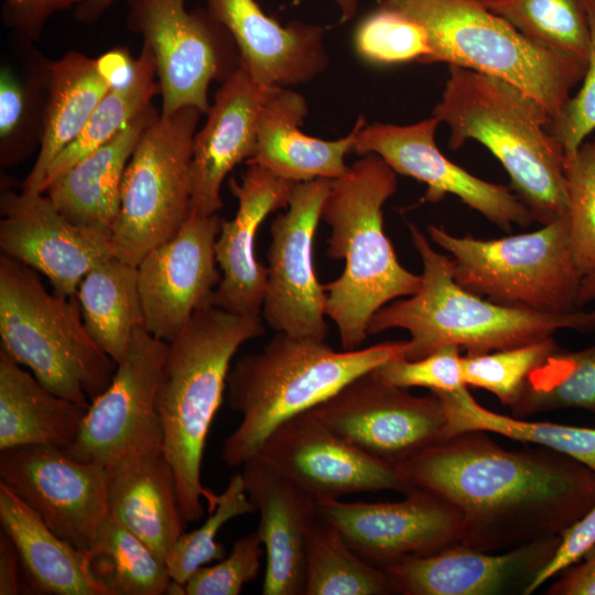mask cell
<instances>
[{
	"mask_svg": "<svg viewBox=\"0 0 595 595\" xmlns=\"http://www.w3.org/2000/svg\"><path fill=\"white\" fill-rule=\"evenodd\" d=\"M396 469L412 489L452 504L459 543L483 552L561 536L595 504V473L584 464L540 445L507 450L479 430L444 437Z\"/></svg>",
	"mask_w": 595,
	"mask_h": 595,
	"instance_id": "6da1fadb",
	"label": "cell"
},
{
	"mask_svg": "<svg viewBox=\"0 0 595 595\" xmlns=\"http://www.w3.org/2000/svg\"><path fill=\"white\" fill-rule=\"evenodd\" d=\"M262 316L240 315L215 305L197 311L167 343L156 392L163 447L176 482L185 523L213 511L218 495L201 479L210 424L226 393L230 361L239 347L263 335Z\"/></svg>",
	"mask_w": 595,
	"mask_h": 595,
	"instance_id": "7a4b0ae2",
	"label": "cell"
},
{
	"mask_svg": "<svg viewBox=\"0 0 595 595\" xmlns=\"http://www.w3.org/2000/svg\"><path fill=\"white\" fill-rule=\"evenodd\" d=\"M397 173L368 153L332 180L321 219L331 228L326 253L344 259L343 273L324 285L325 313L336 325L342 348L357 349L367 338L374 314L414 294L421 275L398 260L383 230V204L397 191Z\"/></svg>",
	"mask_w": 595,
	"mask_h": 595,
	"instance_id": "3957f363",
	"label": "cell"
},
{
	"mask_svg": "<svg viewBox=\"0 0 595 595\" xmlns=\"http://www.w3.org/2000/svg\"><path fill=\"white\" fill-rule=\"evenodd\" d=\"M433 117L450 128L451 149L475 140L496 156L534 221L545 225L567 213L565 153L549 130L553 118L531 96L451 65Z\"/></svg>",
	"mask_w": 595,
	"mask_h": 595,
	"instance_id": "277c9868",
	"label": "cell"
},
{
	"mask_svg": "<svg viewBox=\"0 0 595 595\" xmlns=\"http://www.w3.org/2000/svg\"><path fill=\"white\" fill-rule=\"evenodd\" d=\"M423 271L418 291L397 299L371 317L367 333L402 328L410 334L403 358L419 359L453 345L466 355L507 349L554 336L558 331H595V309L567 313L539 312L494 303L461 286L452 258L440 253L426 236L409 224Z\"/></svg>",
	"mask_w": 595,
	"mask_h": 595,
	"instance_id": "5b68a950",
	"label": "cell"
},
{
	"mask_svg": "<svg viewBox=\"0 0 595 595\" xmlns=\"http://www.w3.org/2000/svg\"><path fill=\"white\" fill-rule=\"evenodd\" d=\"M405 340L336 351L325 342L277 332L257 353L240 357L227 377L226 400L240 413L225 439L221 458L240 466L255 456L272 431L311 410L357 377L403 357Z\"/></svg>",
	"mask_w": 595,
	"mask_h": 595,
	"instance_id": "8992f818",
	"label": "cell"
},
{
	"mask_svg": "<svg viewBox=\"0 0 595 595\" xmlns=\"http://www.w3.org/2000/svg\"><path fill=\"white\" fill-rule=\"evenodd\" d=\"M35 271L0 257L1 350L55 394L88 408L117 364L88 335L77 295L51 294Z\"/></svg>",
	"mask_w": 595,
	"mask_h": 595,
	"instance_id": "52a82bcc",
	"label": "cell"
},
{
	"mask_svg": "<svg viewBox=\"0 0 595 595\" xmlns=\"http://www.w3.org/2000/svg\"><path fill=\"white\" fill-rule=\"evenodd\" d=\"M420 23L431 54L423 64L446 63L500 78L541 104L554 119L587 62L549 51L522 35L478 0H382Z\"/></svg>",
	"mask_w": 595,
	"mask_h": 595,
	"instance_id": "ba28073f",
	"label": "cell"
},
{
	"mask_svg": "<svg viewBox=\"0 0 595 595\" xmlns=\"http://www.w3.org/2000/svg\"><path fill=\"white\" fill-rule=\"evenodd\" d=\"M426 230L451 255L454 279L464 289L509 307L551 313L583 309V275L567 213L537 230L490 240L455 236L433 224Z\"/></svg>",
	"mask_w": 595,
	"mask_h": 595,
	"instance_id": "9c48e42d",
	"label": "cell"
},
{
	"mask_svg": "<svg viewBox=\"0 0 595 595\" xmlns=\"http://www.w3.org/2000/svg\"><path fill=\"white\" fill-rule=\"evenodd\" d=\"M201 115L194 107L161 113L142 132L122 177L111 234L116 258L138 266L188 218L193 143Z\"/></svg>",
	"mask_w": 595,
	"mask_h": 595,
	"instance_id": "30bf717a",
	"label": "cell"
},
{
	"mask_svg": "<svg viewBox=\"0 0 595 595\" xmlns=\"http://www.w3.org/2000/svg\"><path fill=\"white\" fill-rule=\"evenodd\" d=\"M127 1V24L154 56L161 113L185 107L207 113L210 83L225 80L239 65L230 34L207 11H187L186 0Z\"/></svg>",
	"mask_w": 595,
	"mask_h": 595,
	"instance_id": "8fae6325",
	"label": "cell"
},
{
	"mask_svg": "<svg viewBox=\"0 0 595 595\" xmlns=\"http://www.w3.org/2000/svg\"><path fill=\"white\" fill-rule=\"evenodd\" d=\"M332 180L295 183L288 209L271 223L268 284L261 316L275 332L325 342L326 291L318 282L313 246Z\"/></svg>",
	"mask_w": 595,
	"mask_h": 595,
	"instance_id": "7c38bea8",
	"label": "cell"
},
{
	"mask_svg": "<svg viewBox=\"0 0 595 595\" xmlns=\"http://www.w3.org/2000/svg\"><path fill=\"white\" fill-rule=\"evenodd\" d=\"M311 412L346 442L394 467L442 440L446 424L442 403L433 392L413 396L382 381L374 370Z\"/></svg>",
	"mask_w": 595,
	"mask_h": 595,
	"instance_id": "4fadbf2b",
	"label": "cell"
},
{
	"mask_svg": "<svg viewBox=\"0 0 595 595\" xmlns=\"http://www.w3.org/2000/svg\"><path fill=\"white\" fill-rule=\"evenodd\" d=\"M0 482L60 538L84 554L108 516V470L75 461L57 447L25 445L1 450Z\"/></svg>",
	"mask_w": 595,
	"mask_h": 595,
	"instance_id": "5bb4252c",
	"label": "cell"
},
{
	"mask_svg": "<svg viewBox=\"0 0 595 595\" xmlns=\"http://www.w3.org/2000/svg\"><path fill=\"white\" fill-rule=\"evenodd\" d=\"M166 349L143 326L136 329L109 387L91 400L76 440L64 450L71 458L109 469L142 441L163 435L156 392Z\"/></svg>",
	"mask_w": 595,
	"mask_h": 595,
	"instance_id": "9a60e30c",
	"label": "cell"
},
{
	"mask_svg": "<svg viewBox=\"0 0 595 595\" xmlns=\"http://www.w3.org/2000/svg\"><path fill=\"white\" fill-rule=\"evenodd\" d=\"M439 123L432 116L407 126L365 125L356 136L354 152L375 153L397 174L424 183L423 202L436 203L451 194L506 232L515 225H531V213L509 187L473 175L440 151L435 143Z\"/></svg>",
	"mask_w": 595,
	"mask_h": 595,
	"instance_id": "2e32d148",
	"label": "cell"
},
{
	"mask_svg": "<svg viewBox=\"0 0 595 595\" xmlns=\"http://www.w3.org/2000/svg\"><path fill=\"white\" fill-rule=\"evenodd\" d=\"M361 559L385 570L410 558L426 556L459 543L462 516L442 497L414 488L400 501L317 504Z\"/></svg>",
	"mask_w": 595,
	"mask_h": 595,
	"instance_id": "e0dca14e",
	"label": "cell"
},
{
	"mask_svg": "<svg viewBox=\"0 0 595 595\" xmlns=\"http://www.w3.org/2000/svg\"><path fill=\"white\" fill-rule=\"evenodd\" d=\"M256 455L317 504L356 493L412 490L393 465L346 442L311 410L277 426Z\"/></svg>",
	"mask_w": 595,
	"mask_h": 595,
	"instance_id": "ac0fdd59",
	"label": "cell"
},
{
	"mask_svg": "<svg viewBox=\"0 0 595 595\" xmlns=\"http://www.w3.org/2000/svg\"><path fill=\"white\" fill-rule=\"evenodd\" d=\"M223 218L190 214L181 229L137 266L143 327L172 342L193 315L213 305L221 280L215 244Z\"/></svg>",
	"mask_w": 595,
	"mask_h": 595,
	"instance_id": "d6986e66",
	"label": "cell"
},
{
	"mask_svg": "<svg viewBox=\"0 0 595 595\" xmlns=\"http://www.w3.org/2000/svg\"><path fill=\"white\" fill-rule=\"evenodd\" d=\"M0 214L2 253L43 273L55 294L75 296L85 274L115 257L110 236L74 224L44 193L2 190Z\"/></svg>",
	"mask_w": 595,
	"mask_h": 595,
	"instance_id": "ffe728a7",
	"label": "cell"
},
{
	"mask_svg": "<svg viewBox=\"0 0 595 595\" xmlns=\"http://www.w3.org/2000/svg\"><path fill=\"white\" fill-rule=\"evenodd\" d=\"M560 542L561 536H555L500 554L456 543L431 555L402 560L383 571L397 594L527 595Z\"/></svg>",
	"mask_w": 595,
	"mask_h": 595,
	"instance_id": "44dd1931",
	"label": "cell"
},
{
	"mask_svg": "<svg viewBox=\"0 0 595 595\" xmlns=\"http://www.w3.org/2000/svg\"><path fill=\"white\" fill-rule=\"evenodd\" d=\"M277 88L258 84L240 64L218 88L194 137L191 214L212 216L221 208V184L255 155L260 113Z\"/></svg>",
	"mask_w": 595,
	"mask_h": 595,
	"instance_id": "7402d4cb",
	"label": "cell"
},
{
	"mask_svg": "<svg viewBox=\"0 0 595 595\" xmlns=\"http://www.w3.org/2000/svg\"><path fill=\"white\" fill-rule=\"evenodd\" d=\"M205 1L212 19L232 37L239 64L258 84L291 88L327 67L324 28L300 21L281 25L256 0Z\"/></svg>",
	"mask_w": 595,
	"mask_h": 595,
	"instance_id": "603a6c76",
	"label": "cell"
},
{
	"mask_svg": "<svg viewBox=\"0 0 595 595\" xmlns=\"http://www.w3.org/2000/svg\"><path fill=\"white\" fill-rule=\"evenodd\" d=\"M248 165L240 183L235 178L228 181L238 209L234 219H223L215 244L223 277L213 305L235 314L261 316L268 268L256 259V234L270 213L288 207L295 183L258 164Z\"/></svg>",
	"mask_w": 595,
	"mask_h": 595,
	"instance_id": "cb8c5ba5",
	"label": "cell"
},
{
	"mask_svg": "<svg viewBox=\"0 0 595 595\" xmlns=\"http://www.w3.org/2000/svg\"><path fill=\"white\" fill-rule=\"evenodd\" d=\"M246 491L259 512L257 534L266 551L263 595H302L307 529L317 502L258 455L242 465Z\"/></svg>",
	"mask_w": 595,
	"mask_h": 595,
	"instance_id": "d4e9b609",
	"label": "cell"
},
{
	"mask_svg": "<svg viewBox=\"0 0 595 595\" xmlns=\"http://www.w3.org/2000/svg\"><path fill=\"white\" fill-rule=\"evenodd\" d=\"M108 470V516L140 538L165 563L184 532L176 482L163 435L149 437Z\"/></svg>",
	"mask_w": 595,
	"mask_h": 595,
	"instance_id": "484cf974",
	"label": "cell"
},
{
	"mask_svg": "<svg viewBox=\"0 0 595 595\" xmlns=\"http://www.w3.org/2000/svg\"><path fill=\"white\" fill-rule=\"evenodd\" d=\"M307 112L301 94L292 88H277L261 110L256 152L247 164H258L293 183L343 176L349 167L345 158L354 152L365 118L360 116L347 136L323 140L301 131Z\"/></svg>",
	"mask_w": 595,
	"mask_h": 595,
	"instance_id": "4316f807",
	"label": "cell"
},
{
	"mask_svg": "<svg viewBox=\"0 0 595 595\" xmlns=\"http://www.w3.org/2000/svg\"><path fill=\"white\" fill-rule=\"evenodd\" d=\"M158 116L150 105L53 182L44 194L57 210L80 227L111 237L125 170L142 132Z\"/></svg>",
	"mask_w": 595,
	"mask_h": 595,
	"instance_id": "83f0119b",
	"label": "cell"
},
{
	"mask_svg": "<svg viewBox=\"0 0 595 595\" xmlns=\"http://www.w3.org/2000/svg\"><path fill=\"white\" fill-rule=\"evenodd\" d=\"M0 523L13 541L28 586L37 594L109 595L89 572L86 555L60 538L0 482Z\"/></svg>",
	"mask_w": 595,
	"mask_h": 595,
	"instance_id": "f1b7e54d",
	"label": "cell"
},
{
	"mask_svg": "<svg viewBox=\"0 0 595 595\" xmlns=\"http://www.w3.org/2000/svg\"><path fill=\"white\" fill-rule=\"evenodd\" d=\"M87 409L45 388L0 350V451L25 445L66 450Z\"/></svg>",
	"mask_w": 595,
	"mask_h": 595,
	"instance_id": "f546056e",
	"label": "cell"
},
{
	"mask_svg": "<svg viewBox=\"0 0 595 595\" xmlns=\"http://www.w3.org/2000/svg\"><path fill=\"white\" fill-rule=\"evenodd\" d=\"M50 91L44 110L40 151L21 188L41 193L53 160L82 132L93 111L108 93L95 58L68 52L50 60Z\"/></svg>",
	"mask_w": 595,
	"mask_h": 595,
	"instance_id": "4dcf8cb0",
	"label": "cell"
},
{
	"mask_svg": "<svg viewBox=\"0 0 595 595\" xmlns=\"http://www.w3.org/2000/svg\"><path fill=\"white\" fill-rule=\"evenodd\" d=\"M19 58L0 69V164L12 167L40 148L50 91V60L18 39Z\"/></svg>",
	"mask_w": 595,
	"mask_h": 595,
	"instance_id": "1f68e13d",
	"label": "cell"
},
{
	"mask_svg": "<svg viewBox=\"0 0 595 595\" xmlns=\"http://www.w3.org/2000/svg\"><path fill=\"white\" fill-rule=\"evenodd\" d=\"M76 295L88 335L120 364L143 326L137 266L116 257L105 260L85 274Z\"/></svg>",
	"mask_w": 595,
	"mask_h": 595,
	"instance_id": "d6a6232c",
	"label": "cell"
},
{
	"mask_svg": "<svg viewBox=\"0 0 595 595\" xmlns=\"http://www.w3.org/2000/svg\"><path fill=\"white\" fill-rule=\"evenodd\" d=\"M440 399L446 424L443 439L465 431H485L513 441L544 446L567 455L595 473V429L528 421L490 411L479 404L468 387L433 392Z\"/></svg>",
	"mask_w": 595,
	"mask_h": 595,
	"instance_id": "836d02e7",
	"label": "cell"
},
{
	"mask_svg": "<svg viewBox=\"0 0 595 595\" xmlns=\"http://www.w3.org/2000/svg\"><path fill=\"white\" fill-rule=\"evenodd\" d=\"M93 577L109 595H162L172 581L166 564L136 534L107 516L88 551Z\"/></svg>",
	"mask_w": 595,
	"mask_h": 595,
	"instance_id": "e575fe53",
	"label": "cell"
},
{
	"mask_svg": "<svg viewBox=\"0 0 595 595\" xmlns=\"http://www.w3.org/2000/svg\"><path fill=\"white\" fill-rule=\"evenodd\" d=\"M397 594L388 574L361 559L318 512L305 544L304 595Z\"/></svg>",
	"mask_w": 595,
	"mask_h": 595,
	"instance_id": "d590c367",
	"label": "cell"
},
{
	"mask_svg": "<svg viewBox=\"0 0 595 595\" xmlns=\"http://www.w3.org/2000/svg\"><path fill=\"white\" fill-rule=\"evenodd\" d=\"M137 60L138 74L134 83L122 90H108L78 137L53 160L42 183L41 193L80 159L110 141L129 121L152 105V98L160 94L161 88L159 82H155L158 76L154 56L147 43L143 42Z\"/></svg>",
	"mask_w": 595,
	"mask_h": 595,
	"instance_id": "8d00e7d4",
	"label": "cell"
},
{
	"mask_svg": "<svg viewBox=\"0 0 595 595\" xmlns=\"http://www.w3.org/2000/svg\"><path fill=\"white\" fill-rule=\"evenodd\" d=\"M583 409L595 415V344L577 350L559 348L529 376L511 415Z\"/></svg>",
	"mask_w": 595,
	"mask_h": 595,
	"instance_id": "74e56055",
	"label": "cell"
},
{
	"mask_svg": "<svg viewBox=\"0 0 595 595\" xmlns=\"http://www.w3.org/2000/svg\"><path fill=\"white\" fill-rule=\"evenodd\" d=\"M533 43L587 62L589 31L581 0H478Z\"/></svg>",
	"mask_w": 595,
	"mask_h": 595,
	"instance_id": "f35d334b",
	"label": "cell"
},
{
	"mask_svg": "<svg viewBox=\"0 0 595 595\" xmlns=\"http://www.w3.org/2000/svg\"><path fill=\"white\" fill-rule=\"evenodd\" d=\"M554 336L486 354L462 356L467 387L491 392L510 410L522 396L531 372L559 349Z\"/></svg>",
	"mask_w": 595,
	"mask_h": 595,
	"instance_id": "ab89813d",
	"label": "cell"
},
{
	"mask_svg": "<svg viewBox=\"0 0 595 595\" xmlns=\"http://www.w3.org/2000/svg\"><path fill=\"white\" fill-rule=\"evenodd\" d=\"M255 511L241 473L232 475L203 524L194 531L183 532L172 547L165 560L171 578L185 585L198 567L225 558L224 544L216 541L218 531L229 520Z\"/></svg>",
	"mask_w": 595,
	"mask_h": 595,
	"instance_id": "60d3db41",
	"label": "cell"
},
{
	"mask_svg": "<svg viewBox=\"0 0 595 595\" xmlns=\"http://www.w3.org/2000/svg\"><path fill=\"white\" fill-rule=\"evenodd\" d=\"M357 54L375 65L423 62L431 54L425 29L408 15L381 4L366 15L354 35Z\"/></svg>",
	"mask_w": 595,
	"mask_h": 595,
	"instance_id": "b9f144b4",
	"label": "cell"
},
{
	"mask_svg": "<svg viewBox=\"0 0 595 595\" xmlns=\"http://www.w3.org/2000/svg\"><path fill=\"white\" fill-rule=\"evenodd\" d=\"M564 172L572 249L584 277L595 272V138L565 156Z\"/></svg>",
	"mask_w": 595,
	"mask_h": 595,
	"instance_id": "7bdbcfd3",
	"label": "cell"
},
{
	"mask_svg": "<svg viewBox=\"0 0 595 595\" xmlns=\"http://www.w3.org/2000/svg\"><path fill=\"white\" fill-rule=\"evenodd\" d=\"M461 351L457 346L448 345L419 359H391L374 369V372L382 381L399 388L422 387L431 392H453L467 387L463 378Z\"/></svg>",
	"mask_w": 595,
	"mask_h": 595,
	"instance_id": "ee69618b",
	"label": "cell"
},
{
	"mask_svg": "<svg viewBox=\"0 0 595 595\" xmlns=\"http://www.w3.org/2000/svg\"><path fill=\"white\" fill-rule=\"evenodd\" d=\"M262 543L257 532L235 541L228 555L198 567L186 581V595H238L260 570Z\"/></svg>",
	"mask_w": 595,
	"mask_h": 595,
	"instance_id": "f6af8a7d",
	"label": "cell"
},
{
	"mask_svg": "<svg viewBox=\"0 0 595 595\" xmlns=\"http://www.w3.org/2000/svg\"><path fill=\"white\" fill-rule=\"evenodd\" d=\"M581 2L589 31V51L583 85L549 126L550 132L562 145L565 156L573 153L595 130V0Z\"/></svg>",
	"mask_w": 595,
	"mask_h": 595,
	"instance_id": "bcb514c9",
	"label": "cell"
},
{
	"mask_svg": "<svg viewBox=\"0 0 595 595\" xmlns=\"http://www.w3.org/2000/svg\"><path fill=\"white\" fill-rule=\"evenodd\" d=\"M595 544V504L561 534V542L549 563L531 583L527 595L573 565Z\"/></svg>",
	"mask_w": 595,
	"mask_h": 595,
	"instance_id": "7dc6e473",
	"label": "cell"
},
{
	"mask_svg": "<svg viewBox=\"0 0 595 595\" xmlns=\"http://www.w3.org/2000/svg\"><path fill=\"white\" fill-rule=\"evenodd\" d=\"M84 0H4L3 20L17 35L26 41L36 40L45 22L62 10L76 8Z\"/></svg>",
	"mask_w": 595,
	"mask_h": 595,
	"instance_id": "c3c4849f",
	"label": "cell"
},
{
	"mask_svg": "<svg viewBox=\"0 0 595 595\" xmlns=\"http://www.w3.org/2000/svg\"><path fill=\"white\" fill-rule=\"evenodd\" d=\"M99 77L108 90H122L130 87L138 74V60L129 48L117 46L95 58Z\"/></svg>",
	"mask_w": 595,
	"mask_h": 595,
	"instance_id": "681fc988",
	"label": "cell"
},
{
	"mask_svg": "<svg viewBox=\"0 0 595 595\" xmlns=\"http://www.w3.org/2000/svg\"><path fill=\"white\" fill-rule=\"evenodd\" d=\"M548 595H595V544L580 561L560 573Z\"/></svg>",
	"mask_w": 595,
	"mask_h": 595,
	"instance_id": "f907efd6",
	"label": "cell"
},
{
	"mask_svg": "<svg viewBox=\"0 0 595 595\" xmlns=\"http://www.w3.org/2000/svg\"><path fill=\"white\" fill-rule=\"evenodd\" d=\"M21 569L19 554L11 538L1 530L0 533V595L21 593Z\"/></svg>",
	"mask_w": 595,
	"mask_h": 595,
	"instance_id": "816d5d0a",
	"label": "cell"
},
{
	"mask_svg": "<svg viewBox=\"0 0 595 595\" xmlns=\"http://www.w3.org/2000/svg\"><path fill=\"white\" fill-rule=\"evenodd\" d=\"M117 0H84L75 8V17L83 23L97 21Z\"/></svg>",
	"mask_w": 595,
	"mask_h": 595,
	"instance_id": "f5cc1de1",
	"label": "cell"
},
{
	"mask_svg": "<svg viewBox=\"0 0 595 595\" xmlns=\"http://www.w3.org/2000/svg\"><path fill=\"white\" fill-rule=\"evenodd\" d=\"M595 301V272L584 275L580 290V305Z\"/></svg>",
	"mask_w": 595,
	"mask_h": 595,
	"instance_id": "db71d44e",
	"label": "cell"
},
{
	"mask_svg": "<svg viewBox=\"0 0 595 595\" xmlns=\"http://www.w3.org/2000/svg\"><path fill=\"white\" fill-rule=\"evenodd\" d=\"M338 8L340 21H350L357 13L359 0H333Z\"/></svg>",
	"mask_w": 595,
	"mask_h": 595,
	"instance_id": "11a10c76",
	"label": "cell"
}]
</instances>
